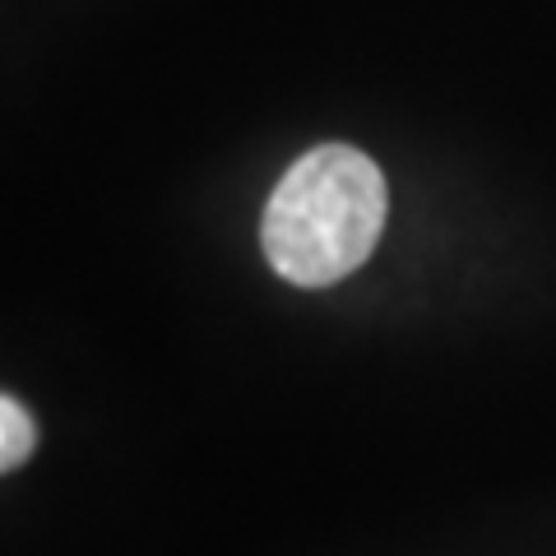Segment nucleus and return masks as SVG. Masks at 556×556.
Wrapping results in <instances>:
<instances>
[{
	"instance_id": "f257e3e1",
	"label": "nucleus",
	"mask_w": 556,
	"mask_h": 556,
	"mask_svg": "<svg viewBox=\"0 0 556 556\" xmlns=\"http://www.w3.org/2000/svg\"><path fill=\"white\" fill-rule=\"evenodd\" d=\"M386 177L362 149L320 144L283 172L265 204L260 247L278 278L329 288L367 265L386 228Z\"/></svg>"
},
{
	"instance_id": "f03ea898",
	"label": "nucleus",
	"mask_w": 556,
	"mask_h": 556,
	"mask_svg": "<svg viewBox=\"0 0 556 556\" xmlns=\"http://www.w3.org/2000/svg\"><path fill=\"white\" fill-rule=\"evenodd\" d=\"M33 445H38V427H33L28 408L20 399L0 394V473H10V468H20Z\"/></svg>"
}]
</instances>
